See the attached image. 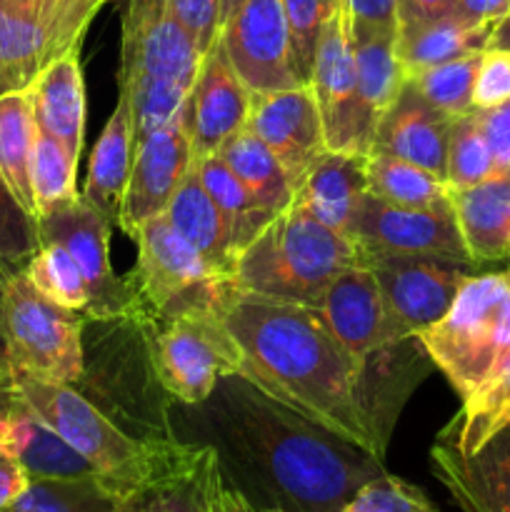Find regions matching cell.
<instances>
[{
	"label": "cell",
	"instance_id": "6da1fadb",
	"mask_svg": "<svg viewBox=\"0 0 510 512\" xmlns=\"http://www.w3.org/2000/svg\"><path fill=\"white\" fill-rule=\"evenodd\" d=\"M220 318L240 353L238 378L300 418L385 460L413 368L398 358L403 343L355 358L318 308L258 298L225 283Z\"/></svg>",
	"mask_w": 510,
	"mask_h": 512
},
{
	"label": "cell",
	"instance_id": "7a4b0ae2",
	"mask_svg": "<svg viewBox=\"0 0 510 512\" xmlns=\"http://www.w3.org/2000/svg\"><path fill=\"white\" fill-rule=\"evenodd\" d=\"M225 443L255 510L343 512L348 500L385 473L383 460L265 398L243 378L220 380Z\"/></svg>",
	"mask_w": 510,
	"mask_h": 512
},
{
	"label": "cell",
	"instance_id": "3957f363",
	"mask_svg": "<svg viewBox=\"0 0 510 512\" xmlns=\"http://www.w3.org/2000/svg\"><path fill=\"white\" fill-rule=\"evenodd\" d=\"M355 263L360 250L348 235L290 205L240 250L230 283L258 298L315 308L325 288Z\"/></svg>",
	"mask_w": 510,
	"mask_h": 512
},
{
	"label": "cell",
	"instance_id": "277c9868",
	"mask_svg": "<svg viewBox=\"0 0 510 512\" xmlns=\"http://www.w3.org/2000/svg\"><path fill=\"white\" fill-rule=\"evenodd\" d=\"M200 60L168 0H128L118 90L130 98L135 143L183 115Z\"/></svg>",
	"mask_w": 510,
	"mask_h": 512
},
{
	"label": "cell",
	"instance_id": "5b68a950",
	"mask_svg": "<svg viewBox=\"0 0 510 512\" xmlns=\"http://www.w3.org/2000/svg\"><path fill=\"white\" fill-rule=\"evenodd\" d=\"M13 393L33 408L70 448L78 450L103 485L130 498L165 468L183 440L143 443L95 408L75 385L13 375Z\"/></svg>",
	"mask_w": 510,
	"mask_h": 512
},
{
	"label": "cell",
	"instance_id": "8992f818",
	"mask_svg": "<svg viewBox=\"0 0 510 512\" xmlns=\"http://www.w3.org/2000/svg\"><path fill=\"white\" fill-rule=\"evenodd\" d=\"M460 398L510 360V268L470 275L448 313L415 338Z\"/></svg>",
	"mask_w": 510,
	"mask_h": 512
},
{
	"label": "cell",
	"instance_id": "52a82bcc",
	"mask_svg": "<svg viewBox=\"0 0 510 512\" xmlns=\"http://www.w3.org/2000/svg\"><path fill=\"white\" fill-rule=\"evenodd\" d=\"M3 325L13 375L78 383L85 365V315L45 298L23 265L3 263Z\"/></svg>",
	"mask_w": 510,
	"mask_h": 512
},
{
	"label": "cell",
	"instance_id": "ba28073f",
	"mask_svg": "<svg viewBox=\"0 0 510 512\" xmlns=\"http://www.w3.org/2000/svg\"><path fill=\"white\" fill-rule=\"evenodd\" d=\"M218 295L210 303L145 323L155 375L180 403H205L220 380L238 375L240 353L215 308Z\"/></svg>",
	"mask_w": 510,
	"mask_h": 512
},
{
	"label": "cell",
	"instance_id": "9c48e42d",
	"mask_svg": "<svg viewBox=\"0 0 510 512\" xmlns=\"http://www.w3.org/2000/svg\"><path fill=\"white\" fill-rule=\"evenodd\" d=\"M133 240L138 243V263L125 280L135 295L140 323L210 303L230 280L210 268L165 215L145 220Z\"/></svg>",
	"mask_w": 510,
	"mask_h": 512
},
{
	"label": "cell",
	"instance_id": "30bf717a",
	"mask_svg": "<svg viewBox=\"0 0 510 512\" xmlns=\"http://www.w3.org/2000/svg\"><path fill=\"white\" fill-rule=\"evenodd\" d=\"M110 223L93 203L78 195L73 203L38 218L40 243H58L78 263L90 290L85 320H138L128 280H118L110 265Z\"/></svg>",
	"mask_w": 510,
	"mask_h": 512
},
{
	"label": "cell",
	"instance_id": "8fae6325",
	"mask_svg": "<svg viewBox=\"0 0 510 512\" xmlns=\"http://www.w3.org/2000/svg\"><path fill=\"white\" fill-rule=\"evenodd\" d=\"M308 88L313 90L323 118L328 150L368 155L373 145V125L358 95L353 30L345 0L325 23Z\"/></svg>",
	"mask_w": 510,
	"mask_h": 512
},
{
	"label": "cell",
	"instance_id": "7c38bea8",
	"mask_svg": "<svg viewBox=\"0 0 510 512\" xmlns=\"http://www.w3.org/2000/svg\"><path fill=\"white\" fill-rule=\"evenodd\" d=\"M348 238L365 255H413L473 265L460 235L453 205L405 208L365 195Z\"/></svg>",
	"mask_w": 510,
	"mask_h": 512
},
{
	"label": "cell",
	"instance_id": "4fadbf2b",
	"mask_svg": "<svg viewBox=\"0 0 510 512\" xmlns=\"http://www.w3.org/2000/svg\"><path fill=\"white\" fill-rule=\"evenodd\" d=\"M360 260L378 280L390 320L403 340L418 338L438 323L475 270L473 265L413 255L360 253Z\"/></svg>",
	"mask_w": 510,
	"mask_h": 512
},
{
	"label": "cell",
	"instance_id": "5bb4252c",
	"mask_svg": "<svg viewBox=\"0 0 510 512\" xmlns=\"http://www.w3.org/2000/svg\"><path fill=\"white\" fill-rule=\"evenodd\" d=\"M80 40L63 0H0V93L25 90Z\"/></svg>",
	"mask_w": 510,
	"mask_h": 512
},
{
	"label": "cell",
	"instance_id": "9a60e30c",
	"mask_svg": "<svg viewBox=\"0 0 510 512\" xmlns=\"http://www.w3.org/2000/svg\"><path fill=\"white\" fill-rule=\"evenodd\" d=\"M218 43L253 95L300 85L280 0H243L218 33Z\"/></svg>",
	"mask_w": 510,
	"mask_h": 512
},
{
	"label": "cell",
	"instance_id": "2e32d148",
	"mask_svg": "<svg viewBox=\"0 0 510 512\" xmlns=\"http://www.w3.org/2000/svg\"><path fill=\"white\" fill-rule=\"evenodd\" d=\"M195 163L183 115L135 143L133 168L118 210V228L135 238L140 225L165 213L170 198Z\"/></svg>",
	"mask_w": 510,
	"mask_h": 512
},
{
	"label": "cell",
	"instance_id": "e0dca14e",
	"mask_svg": "<svg viewBox=\"0 0 510 512\" xmlns=\"http://www.w3.org/2000/svg\"><path fill=\"white\" fill-rule=\"evenodd\" d=\"M245 130L273 150L295 190L328 150L323 118L308 85L253 95Z\"/></svg>",
	"mask_w": 510,
	"mask_h": 512
},
{
	"label": "cell",
	"instance_id": "ac0fdd59",
	"mask_svg": "<svg viewBox=\"0 0 510 512\" xmlns=\"http://www.w3.org/2000/svg\"><path fill=\"white\" fill-rule=\"evenodd\" d=\"M315 308L355 358H373L380 350L403 343L390 320L378 280L363 260L345 268L325 288Z\"/></svg>",
	"mask_w": 510,
	"mask_h": 512
},
{
	"label": "cell",
	"instance_id": "d6986e66",
	"mask_svg": "<svg viewBox=\"0 0 510 512\" xmlns=\"http://www.w3.org/2000/svg\"><path fill=\"white\" fill-rule=\"evenodd\" d=\"M253 93L238 78L220 43L200 60L198 75L183 108L195 158L218 153L220 145L245 128Z\"/></svg>",
	"mask_w": 510,
	"mask_h": 512
},
{
	"label": "cell",
	"instance_id": "ffe728a7",
	"mask_svg": "<svg viewBox=\"0 0 510 512\" xmlns=\"http://www.w3.org/2000/svg\"><path fill=\"white\" fill-rule=\"evenodd\" d=\"M430 465L463 512H510V423L470 455L438 438Z\"/></svg>",
	"mask_w": 510,
	"mask_h": 512
},
{
	"label": "cell",
	"instance_id": "44dd1931",
	"mask_svg": "<svg viewBox=\"0 0 510 512\" xmlns=\"http://www.w3.org/2000/svg\"><path fill=\"white\" fill-rule=\"evenodd\" d=\"M450 128L453 118L435 110L413 83H405L395 103L380 115L370 153L408 160L445 180Z\"/></svg>",
	"mask_w": 510,
	"mask_h": 512
},
{
	"label": "cell",
	"instance_id": "7402d4cb",
	"mask_svg": "<svg viewBox=\"0 0 510 512\" xmlns=\"http://www.w3.org/2000/svg\"><path fill=\"white\" fill-rule=\"evenodd\" d=\"M0 450L13 455L30 480L98 478L93 465L13 393V385L0 410Z\"/></svg>",
	"mask_w": 510,
	"mask_h": 512
},
{
	"label": "cell",
	"instance_id": "603a6c76",
	"mask_svg": "<svg viewBox=\"0 0 510 512\" xmlns=\"http://www.w3.org/2000/svg\"><path fill=\"white\" fill-rule=\"evenodd\" d=\"M223 468L215 445L180 443L158 475L128 498L130 512H213Z\"/></svg>",
	"mask_w": 510,
	"mask_h": 512
},
{
	"label": "cell",
	"instance_id": "cb8c5ba5",
	"mask_svg": "<svg viewBox=\"0 0 510 512\" xmlns=\"http://www.w3.org/2000/svg\"><path fill=\"white\" fill-rule=\"evenodd\" d=\"M368 195V155L325 150L295 190L293 205L328 228L348 235Z\"/></svg>",
	"mask_w": 510,
	"mask_h": 512
},
{
	"label": "cell",
	"instance_id": "d4e9b609",
	"mask_svg": "<svg viewBox=\"0 0 510 512\" xmlns=\"http://www.w3.org/2000/svg\"><path fill=\"white\" fill-rule=\"evenodd\" d=\"M38 130L58 140L75 160L85 138V83L78 50L45 65L28 85Z\"/></svg>",
	"mask_w": 510,
	"mask_h": 512
},
{
	"label": "cell",
	"instance_id": "484cf974",
	"mask_svg": "<svg viewBox=\"0 0 510 512\" xmlns=\"http://www.w3.org/2000/svg\"><path fill=\"white\" fill-rule=\"evenodd\" d=\"M450 205L475 265L510 258V175L450 190Z\"/></svg>",
	"mask_w": 510,
	"mask_h": 512
},
{
	"label": "cell",
	"instance_id": "4316f807",
	"mask_svg": "<svg viewBox=\"0 0 510 512\" xmlns=\"http://www.w3.org/2000/svg\"><path fill=\"white\" fill-rule=\"evenodd\" d=\"M135 155V123L128 93L118 90V103L95 143L88 160L83 198L93 203L110 220H118L125 185Z\"/></svg>",
	"mask_w": 510,
	"mask_h": 512
},
{
	"label": "cell",
	"instance_id": "83f0119b",
	"mask_svg": "<svg viewBox=\"0 0 510 512\" xmlns=\"http://www.w3.org/2000/svg\"><path fill=\"white\" fill-rule=\"evenodd\" d=\"M493 30V25H470L453 13L438 20H428V23L400 28L395 50H398L405 78L413 80L415 75L435 68V65L470 53H483L490 45Z\"/></svg>",
	"mask_w": 510,
	"mask_h": 512
},
{
	"label": "cell",
	"instance_id": "f1b7e54d",
	"mask_svg": "<svg viewBox=\"0 0 510 512\" xmlns=\"http://www.w3.org/2000/svg\"><path fill=\"white\" fill-rule=\"evenodd\" d=\"M163 215L203 255L210 268H215L225 278L233 275L235 250L233 243H230L228 225H225L220 210L215 208V203L205 193L195 168H190V173L185 175V180L175 190Z\"/></svg>",
	"mask_w": 510,
	"mask_h": 512
},
{
	"label": "cell",
	"instance_id": "f546056e",
	"mask_svg": "<svg viewBox=\"0 0 510 512\" xmlns=\"http://www.w3.org/2000/svg\"><path fill=\"white\" fill-rule=\"evenodd\" d=\"M195 173H198L200 183H203L205 193L213 200L215 208L223 215L225 225H228L230 243H233L235 258L243 248H248L255 238L265 230V225L275 218L270 210H265L258 200L250 195L243 180L228 168L218 153L203 155L195 158L193 163Z\"/></svg>",
	"mask_w": 510,
	"mask_h": 512
},
{
	"label": "cell",
	"instance_id": "4dcf8cb0",
	"mask_svg": "<svg viewBox=\"0 0 510 512\" xmlns=\"http://www.w3.org/2000/svg\"><path fill=\"white\" fill-rule=\"evenodd\" d=\"M220 158L228 163V168L243 180L245 188L250 190L255 200L270 210L273 215H280L293 205L295 185L288 178L280 160L275 158L273 150L255 138L250 130H238L230 135L218 150Z\"/></svg>",
	"mask_w": 510,
	"mask_h": 512
},
{
	"label": "cell",
	"instance_id": "1f68e13d",
	"mask_svg": "<svg viewBox=\"0 0 510 512\" xmlns=\"http://www.w3.org/2000/svg\"><path fill=\"white\" fill-rule=\"evenodd\" d=\"M353 30V28H350ZM398 33H363L353 30L355 75H358V95L370 125H378L380 115L395 103L408 78L395 50Z\"/></svg>",
	"mask_w": 510,
	"mask_h": 512
},
{
	"label": "cell",
	"instance_id": "d6a6232c",
	"mask_svg": "<svg viewBox=\"0 0 510 512\" xmlns=\"http://www.w3.org/2000/svg\"><path fill=\"white\" fill-rule=\"evenodd\" d=\"M510 423V360L480 388L463 398L460 413L440 430L438 438L470 455L483 448L498 430Z\"/></svg>",
	"mask_w": 510,
	"mask_h": 512
},
{
	"label": "cell",
	"instance_id": "836d02e7",
	"mask_svg": "<svg viewBox=\"0 0 510 512\" xmlns=\"http://www.w3.org/2000/svg\"><path fill=\"white\" fill-rule=\"evenodd\" d=\"M35 125L33 103L25 90L0 93V173L25 210L35 218L33 190H30V158H33Z\"/></svg>",
	"mask_w": 510,
	"mask_h": 512
},
{
	"label": "cell",
	"instance_id": "e575fe53",
	"mask_svg": "<svg viewBox=\"0 0 510 512\" xmlns=\"http://www.w3.org/2000/svg\"><path fill=\"white\" fill-rule=\"evenodd\" d=\"M368 193L405 208L450 205V188L443 178L393 155H368Z\"/></svg>",
	"mask_w": 510,
	"mask_h": 512
},
{
	"label": "cell",
	"instance_id": "d590c367",
	"mask_svg": "<svg viewBox=\"0 0 510 512\" xmlns=\"http://www.w3.org/2000/svg\"><path fill=\"white\" fill-rule=\"evenodd\" d=\"M8 512H130L128 498L98 478L30 480Z\"/></svg>",
	"mask_w": 510,
	"mask_h": 512
},
{
	"label": "cell",
	"instance_id": "8d00e7d4",
	"mask_svg": "<svg viewBox=\"0 0 510 512\" xmlns=\"http://www.w3.org/2000/svg\"><path fill=\"white\" fill-rule=\"evenodd\" d=\"M75 173H78V160L58 140L38 130L33 158H30V190H33L35 218H45L53 210L78 198Z\"/></svg>",
	"mask_w": 510,
	"mask_h": 512
},
{
	"label": "cell",
	"instance_id": "74e56055",
	"mask_svg": "<svg viewBox=\"0 0 510 512\" xmlns=\"http://www.w3.org/2000/svg\"><path fill=\"white\" fill-rule=\"evenodd\" d=\"M30 283L50 298L53 303L68 310L85 313L90 305V290L80 273L78 263L70 258L68 250L58 243H40L33 258L23 265Z\"/></svg>",
	"mask_w": 510,
	"mask_h": 512
},
{
	"label": "cell",
	"instance_id": "f35d334b",
	"mask_svg": "<svg viewBox=\"0 0 510 512\" xmlns=\"http://www.w3.org/2000/svg\"><path fill=\"white\" fill-rule=\"evenodd\" d=\"M495 175V160L485 140L478 110L460 115L453 120L448 140V165H445V183L450 190L470 188Z\"/></svg>",
	"mask_w": 510,
	"mask_h": 512
},
{
	"label": "cell",
	"instance_id": "ab89813d",
	"mask_svg": "<svg viewBox=\"0 0 510 512\" xmlns=\"http://www.w3.org/2000/svg\"><path fill=\"white\" fill-rule=\"evenodd\" d=\"M480 55L483 53H470L463 58L448 60L443 65L423 70L415 75L413 88L433 105L435 110L445 113L448 118H460V115L470 113L473 108V85L475 75H478Z\"/></svg>",
	"mask_w": 510,
	"mask_h": 512
},
{
	"label": "cell",
	"instance_id": "60d3db41",
	"mask_svg": "<svg viewBox=\"0 0 510 512\" xmlns=\"http://www.w3.org/2000/svg\"><path fill=\"white\" fill-rule=\"evenodd\" d=\"M285 10L290 30V53H293V70L300 85H308L313 70L315 53H318L320 35L330 15L343 5V0H280Z\"/></svg>",
	"mask_w": 510,
	"mask_h": 512
},
{
	"label": "cell",
	"instance_id": "b9f144b4",
	"mask_svg": "<svg viewBox=\"0 0 510 512\" xmlns=\"http://www.w3.org/2000/svg\"><path fill=\"white\" fill-rule=\"evenodd\" d=\"M38 248V218L20 205L0 173V263L25 265Z\"/></svg>",
	"mask_w": 510,
	"mask_h": 512
},
{
	"label": "cell",
	"instance_id": "7bdbcfd3",
	"mask_svg": "<svg viewBox=\"0 0 510 512\" xmlns=\"http://www.w3.org/2000/svg\"><path fill=\"white\" fill-rule=\"evenodd\" d=\"M343 512H438V508L420 488L383 473L365 483Z\"/></svg>",
	"mask_w": 510,
	"mask_h": 512
},
{
	"label": "cell",
	"instance_id": "ee69618b",
	"mask_svg": "<svg viewBox=\"0 0 510 512\" xmlns=\"http://www.w3.org/2000/svg\"><path fill=\"white\" fill-rule=\"evenodd\" d=\"M510 100V50L485 48L473 85V108L490 110Z\"/></svg>",
	"mask_w": 510,
	"mask_h": 512
},
{
	"label": "cell",
	"instance_id": "f6af8a7d",
	"mask_svg": "<svg viewBox=\"0 0 510 512\" xmlns=\"http://www.w3.org/2000/svg\"><path fill=\"white\" fill-rule=\"evenodd\" d=\"M170 10L180 20L200 53H208L218 43L220 0H168Z\"/></svg>",
	"mask_w": 510,
	"mask_h": 512
},
{
	"label": "cell",
	"instance_id": "bcb514c9",
	"mask_svg": "<svg viewBox=\"0 0 510 512\" xmlns=\"http://www.w3.org/2000/svg\"><path fill=\"white\" fill-rule=\"evenodd\" d=\"M350 28L363 33H398V0H345Z\"/></svg>",
	"mask_w": 510,
	"mask_h": 512
},
{
	"label": "cell",
	"instance_id": "7dc6e473",
	"mask_svg": "<svg viewBox=\"0 0 510 512\" xmlns=\"http://www.w3.org/2000/svg\"><path fill=\"white\" fill-rule=\"evenodd\" d=\"M485 140L495 160V175H510V100L490 110H478Z\"/></svg>",
	"mask_w": 510,
	"mask_h": 512
},
{
	"label": "cell",
	"instance_id": "c3c4849f",
	"mask_svg": "<svg viewBox=\"0 0 510 512\" xmlns=\"http://www.w3.org/2000/svg\"><path fill=\"white\" fill-rule=\"evenodd\" d=\"M30 475L25 473L23 465L0 450V512H8L10 505L28 490Z\"/></svg>",
	"mask_w": 510,
	"mask_h": 512
},
{
	"label": "cell",
	"instance_id": "681fc988",
	"mask_svg": "<svg viewBox=\"0 0 510 512\" xmlns=\"http://www.w3.org/2000/svg\"><path fill=\"white\" fill-rule=\"evenodd\" d=\"M455 3L458 0H398L400 28L445 18V15H450L455 10Z\"/></svg>",
	"mask_w": 510,
	"mask_h": 512
},
{
	"label": "cell",
	"instance_id": "f907efd6",
	"mask_svg": "<svg viewBox=\"0 0 510 512\" xmlns=\"http://www.w3.org/2000/svg\"><path fill=\"white\" fill-rule=\"evenodd\" d=\"M510 10V0H458L453 15L470 25H498Z\"/></svg>",
	"mask_w": 510,
	"mask_h": 512
},
{
	"label": "cell",
	"instance_id": "816d5d0a",
	"mask_svg": "<svg viewBox=\"0 0 510 512\" xmlns=\"http://www.w3.org/2000/svg\"><path fill=\"white\" fill-rule=\"evenodd\" d=\"M213 512H258V510L253 508V503H250L238 488H233V485L223 478V483L218 485V493H215Z\"/></svg>",
	"mask_w": 510,
	"mask_h": 512
},
{
	"label": "cell",
	"instance_id": "f5cc1de1",
	"mask_svg": "<svg viewBox=\"0 0 510 512\" xmlns=\"http://www.w3.org/2000/svg\"><path fill=\"white\" fill-rule=\"evenodd\" d=\"M63 3H65V10H68V15H70V20H73L75 28L85 35L88 25L93 23L95 13H98V10L103 8L108 0H63Z\"/></svg>",
	"mask_w": 510,
	"mask_h": 512
},
{
	"label": "cell",
	"instance_id": "db71d44e",
	"mask_svg": "<svg viewBox=\"0 0 510 512\" xmlns=\"http://www.w3.org/2000/svg\"><path fill=\"white\" fill-rule=\"evenodd\" d=\"M13 385V365H10L8 355V340H5V325H3V263H0V390Z\"/></svg>",
	"mask_w": 510,
	"mask_h": 512
},
{
	"label": "cell",
	"instance_id": "11a10c76",
	"mask_svg": "<svg viewBox=\"0 0 510 512\" xmlns=\"http://www.w3.org/2000/svg\"><path fill=\"white\" fill-rule=\"evenodd\" d=\"M488 48H500V50H510V10L505 13V18L495 25L493 38H490Z\"/></svg>",
	"mask_w": 510,
	"mask_h": 512
},
{
	"label": "cell",
	"instance_id": "9f6ffc18",
	"mask_svg": "<svg viewBox=\"0 0 510 512\" xmlns=\"http://www.w3.org/2000/svg\"><path fill=\"white\" fill-rule=\"evenodd\" d=\"M243 5V0H220V13H218V33L223 30V25L228 23L235 15V10Z\"/></svg>",
	"mask_w": 510,
	"mask_h": 512
},
{
	"label": "cell",
	"instance_id": "6f0895ef",
	"mask_svg": "<svg viewBox=\"0 0 510 512\" xmlns=\"http://www.w3.org/2000/svg\"><path fill=\"white\" fill-rule=\"evenodd\" d=\"M8 390H10V388L0 390V410H3V403H5V395H8Z\"/></svg>",
	"mask_w": 510,
	"mask_h": 512
},
{
	"label": "cell",
	"instance_id": "680465c9",
	"mask_svg": "<svg viewBox=\"0 0 510 512\" xmlns=\"http://www.w3.org/2000/svg\"><path fill=\"white\" fill-rule=\"evenodd\" d=\"M258 512H278V510H258Z\"/></svg>",
	"mask_w": 510,
	"mask_h": 512
}]
</instances>
